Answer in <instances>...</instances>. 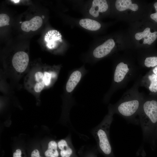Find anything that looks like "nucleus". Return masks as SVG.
<instances>
[{
  "mask_svg": "<svg viewBox=\"0 0 157 157\" xmlns=\"http://www.w3.org/2000/svg\"><path fill=\"white\" fill-rule=\"evenodd\" d=\"M29 62L28 54L23 51L16 52L13 56L12 64L16 71L19 73L24 72L26 69Z\"/></svg>",
  "mask_w": 157,
  "mask_h": 157,
  "instance_id": "obj_4",
  "label": "nucleus"
},
{
  "mask_svg": "<svg viewBox=\"0 0 157 157\" xmlns=\"http://www.w3.org/2000/svg\"><path fill=\"white\" fill-rule=\"evenodd\" d=\"M154 6L157 12L155 13L152 14L150 15V17L157 22V2L154 4Z\"/></svg>",
  "mask_w": 157,
  "mask_h": 157,
  "instance_id": "obj_23",
  "label": "nucleus"
},
{
  "mask_svg": "<svg viewBox=\"0 0 157 157\" xmlns=\"http://www.w3.org/2000/svg\"><path fill=\"white\" fill-rule=\"evenodd\" d=\"M44 73L45 87H48L50 85L52 78H55L56 74L52 71H45Z\"/></svg>",
  "mask_w": 157,
  "mask_h": 157,
  "instance_id": "obj_18",
  "label": "nucleus"
},
{
  "mask_svg": "<svg viewBox=\"0 0 157 157\" xmlns=\"http://www.w3.org/2000/svg\"><path fill=\"white\" fill-rule=\"evenodd\" d=\"M58 149V144L55 141H50L48 144L47 149L44 152L45 156L58 157L60 154Z\"/></svg>",
  "mask_w": 157,
  "mask_h": 157,
  "instance_id": "obj_16",
  "label": "nucleus"
},
{
  "mask_svg": "<svg viewBox=\"0 0 157 157\" xmlns=\"http://www.w3.org/2000/svg\"><path fill=\"white\" fill-rule=\"evenodd\" d=\"M35 83L34 87L35 92L40 93L45 87L44 80V73L41 71H38L34 75Z\"/></svg>",
  "mask_w": 157,
  "mask_h": 157,
  "instance_id": "obj_15",
  "label": "nucleus"
},
{
  "mask_svg": "<svg viewBox=\"0 0 157 157\" xmlns=\"http://www.w3.org/2000/svg\"><path fill=\"white\" fill-rule=\"evenodd\" d=\"M30 157H43L41 154L40 151L37 149L32 151L30 154Z\"/></svg>",
  "mask_w": 157,
  "mask_h": 157,
  "instance_id": "obj_21",
  "label": "nucleus"
},
{
  "mask_svg": "<svg viewBox=\"0 0 157 157\" xmlns=\"http://www.w3.org/2000/svg\"><path fill=\"white\" fill-rule=\"evenodd\" d=\"M144 64L147 67H154L157 66V57H148L145 59Z\"/></svg>",
  "mask_w": 157,
  "mask_h": 157,
  "instance_id": "obj_19",
  "label": "nucleus"
},
{
  "mask_svg": "<svg viewBox=\"0 0 157 157\" xmlns=\"http://www.w3.org/2000/svg\"><path fill=\"white\" fill-rule=\"evenodd\" d=\"M143 102L138 98L126 99L120 101L115 107V111L129 122L139 124L135 117L138 114Z\"/></svg>",
  "mask_w": 157,
  "mask_h": 157,
  "instance_id": "obj_3",
  "label": "nucleus"
},
{
  "mask_svg": "<svg viewBox=\"0 0 157 157\" xmlns=\"http://www.w3.org/2000/svg\"><path fill=\"white\" fill-rule=\"evenodd\" d=\"M60 33L56 30L49 31L45 36V40L47 42V47L50 49L54 48L56 46V42L60 38Z\"/></svg>",
  "mask_w": 157,
  "mask_h": 157,
  "instance_id": "obj_13",
  "label": "nucleus"
},
{
  "mask_svg": "<svg viewBox=\"0 0 157 157\" xmlns=\"http://www.w3.org/2000/svg\"><path fill=\"white\" fill-rule=\"evenodd\" d=\"M84 157H97V156L93 152L90 151L86 153Z\"/></svg>",
  "mask_w": 157,
  "mask_h": 157,
  "instance_id": "obj_24",
  "label": "nucleus"
},
{
  "mask_svg": "<svg viewBox=\"0 0 157 157\" xmlns=\"http://www.w3.org/2000/svg\"><path fill=\"white\" fill-rule=\"evenodd\" d=\"M129 71L128 65L123 62L119 63L116 67L115 71L114 80L117 83H119L125 78Z\"/></svg>",
  "mask_w": 157,
  "mask_h": 157,
  "instance_id": "obj_10",
  "label": "nucleus"
},
{
  "mask_svg": "<svg viewBox=\"0 0 157 157\" xmlns=\"http://www.w3.org/2000/svg\"><path fill=\"white\" fill-rule=\"evenodd\" d=\"M22 151L19 149H16L13 154V157H25L23 156Z\"/></svg>",
  "mask_w": 157,
  "mask_h": 157,
  "instance_id": "obj_22",
  "label": "nucleus"
},
{
  "mask_svg": "<svg viewBox=\"0 0 157 157\" xmlns=\"http://www.w3.org/2000/svg\"><path fill=\"white\" fill-rule=\"evenodd\" d=\"M13 1L15 2H17L19 1V0H13Z\"/></svg>",
  "mask_w": 157,
  "mask_h": 157,
  "instance_id": "obj_26",
  "label": "nucleus"
},
{
  "mask_svg": "<svg viewBox=\"0 0 157 157\" xmlns=\"http://www.w3.org/2000/svg\"><path fill=\"white\" fill-rule=\"evenodd\" d=\"M150 30V28L147 27L142 32L137 33L135 35V38L137 40L143 38L144 44H151L157 38V31L151 33Z\"/></svg>",
  "mask_w": 157,
  "mask_h": 157,
  "instance_id": "obj_9",
  "label": "nucleus"
},
{
  "mask_svg": "<svg viewBox=\"0 0 157 157\" xmlns=\"http://www.w3.org/2000/svg\"><path fill=\"white\" fill-rule=\"evenodd\" d=\"M115 44L113 39L108 40L94 50L93 53L94 56L99 58L106 56L110 53L115 47Z\"/></svg>",
  "mask_w": 157,
  "mask_h": 157,
  "instance_id": "obj_6",
  "label": "nucleus"
},
{
  "mask_svg": "<svg viewBox=\"0 0 157 157\" xmlns=\"http://www.w3.org/2000/svg\"><path fill=\"white\" fill-rule=\"evenodd\" d=\"M108 8V5L106 0H94L89 12L93 17H97L99 16L100 12H105Z\"/></svg>",
  "mask_w": 157,
  "mask_h": 157,
  "instance_id": "obj_8",
  "label": "nucleus"
},
{
  "mask_svg": "<svg viewBox=\"0 0 157 157\" xmlns=\"http://www.w3.org/2000/svg\"><path fill=\"white\" fill-rule=\"evenodd\" d=\"M150 83L149 87V90L151 92H157V76L154 74L148 76Z\"/></svg>",
  "mask_w": 157,
  "mask_h": 157,
  "instance_id": "obj_17",
  "label": "nucleus"
},
{
  "mask_svg": "<svg viewBox=\"0 0 157 157\" xmlns=\"http://www.w3.org/2000/svg\"><path fill=\"white\" fill-rule=\"evenodd\" d=\"M154 74L157 76V66H156L153 70Z\"/></svg>",
  "mask_w": 157,
  "mask_h": 157,
  "instance_id": "obj_25",
  "label": "nucleus"
},
{
  "mask_svg": "<svg viewBox=\"0 0 157 157\" xmlns=\"http://www.w3.org/2000/svg\"><path fill=\"white\" fill-rule=\"evenodd\" d=\"M113 115V114L110 113L92 131L98 148L105 157H114L109 136Z\"/></svg>",
  "mask_w": 157,
  "mask_h": 157,
  "instance_id": "obj_2",
  "label": "nucleus"
},
{
  "mask_svg": "<svg viewBox=\"0 0 157 157\" xmlns=\"http://www.w3.org/2000/svg\"><path fill=\"white\" fill-rule=\"evenodd\" d=\"M115 7L119 11H122L127 9L133 11H137L138 6L136 4L132 3L131 0H117L115 2Z\"/></svg>",
  "mask_w": 157,
  "mask_h": 157,
  "instance_id": "obj_12",
  "label": "nucleus"
},
{
  "mask_svg": "<svg viewBox=\"0 0 157 157\" xmlns=\"http://www.w3.org/2000/svg\"><path fill=\"white\" fill-rule=\"evenodd\" d=\"M42 18L38 16L34 17L29 21L24 22L21 25V28L24 31L28 32L35 31L38 29L42 24Z\"/></svg>",
  "mask_w": 157,
  "mask_h": 157,
  "instance_id": "obj_7",
  "label": "nucleus"
},
{
  "mask_svg": "<svg viewBox=\"0 0 157 157\" xmlns=\"http://www.w3.org/2000/svg\"><path fill=\"white\" fill-rule=\"evenodd\" d=\"M79 24L84 28L91 31L98 30L101 27V24L98 22L88 18L81 19Z\"/></svg>",
  "mask_w": 157,
  "mask_h": 157,
  "instance_id": "obj_14",
  "label": "nucleus"
},
{
  "mask_svg": "<svg viewBox=\"0 0 157 157\" xmlns=\"http://www.w3.org/2000/svg\"><path fill=\"white\" fill-rule=\"evenodd\" d=\"M82 74L78 70L73 72L70 75L67 83L66 89L68 92H72L80 81Z\"/></svg>",
  "mask_w": 157,
  "mask_h": 157,
  "instance_id": "obj_11",
  "label": "nucleus"
},
{
  "mask_svg": "<svg viewBox=\"0 0 157 157\" xmlns=\"http://www.w3.org/2000/svg\"><path fill=\"white\" fill-rule=\"evenodd\" d=\"M138 115L143 141L152 145L157 125V101L151 100L143 102Z\"/></svg>",
  "mask_w": 157,
  "mask_h": 157,
  "instance_id": "obj_1",
  "label": "nucleus"
},
{
  "mask_svg": "<svg viewBox=\"0 0 157 157\" xmlns=\"http://www.w3.org/2000/svg\"><path fill=\"white\" fill-rule=\"evenodd\" d=\"M67 140L61 139L58 142V146L59 150V154L61 157H76L71 139Z\"/></svg>",
  "mask_w": 157,
  "mask_h": 157,
  "instance_id": "obj_5",
  "label": "nucleus"
},
{
  "mask_svg": "<svg viewBox=\"0 0 157 157\" xmlns=\"http://www.w3.org/2000/svg\"><path fill=\"white\" fill-rule=\"evenodd\" d=\"M10 19L7 14L2 13L0 15V27L7 25L9 22Z\"/></svg>",
  "mask_w": 157,
  "mask_h": 157,
  "instance_id": "obj_20",
  "label": "nucleus"
}]
</instances>
